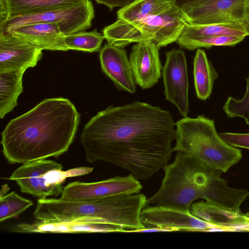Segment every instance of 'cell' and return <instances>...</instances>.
Instances as JSON below:
<instances>
[{"label":"cell","instance_id":"obj_1","mask_svg":"<svg viewBox=\"0 0 249 249\" xmlns=\"http://www.w3.org/2000/svg\"><path fill=\"white\" fill-rule=\"evenodd\" d=\"M175 126L170 112L135 102L99 112L85 125L80 142L88 162H109L146 180L168 163Z\"/></svg>","mask_w":249,"mask_h":249},{"label":"cell","instance_id":"obj_2","mask_svg":"<svg viewBox=\"0 0 249 249\" xmlns=\"http://www.w3.org/2000/svg\"><path fill=\"white\" fill-rule=\"evenodd\" d=\"M80 119L69 99H45L6 125L1 133L3 155L12 164L58 157L72 143Z\"/></svg>","mask_w":249,"mask_h":249},{"label":"cell","instance_id":"obj_3","mask_svg":"<svg viewBox=\"0 0 249 249\" xmlns=\"http://www.w3.org/2000/svg\"><path fill=\"white\" fill-rule=\"evenodd\" d=\"M161 186L147 198L145 207L158 206L189 212L199 198L231 211L240 206L249 195L247 190L229 187L215 170L186 153L177 152L174 160L166 164Z\"/></svg>","mask_w":249,"mask_h":249},{"label":"cell","instance_id":"obj_4","mask_svg":"<svg viewBox=\"0 0 249 249\" xmlns=\"http://www.w3.org/2000/svg\"><path fill=\"white\" fill-rule=\"evenodd\" d=\"M117 17L103 33L108 43L122 48L146 41L166 46L177 42L190 24L187 14L173 0H135L118 10Z\"/></svg>","mask_w":249,"mask_h":249},{"label":"cell","instance_id":"obj_5","mask_svg":"<svg viewBox=\"0 0 249 249\" xmlns=\"http://www.w3.org/2000/svg\"><path fill=\"white\" fill-rule=\"evenodd\" d=\"M146 199L140 193L81 202L38 199L34 216L38 220L91 219L122 227L126 232H138L145 228L141 213Z\"/></svg>","mask_w":249,"mask_h":249},{"label":"cell","instance_id":"obj_6","mask_svg":"<svg viewBox=\"0 0 249 249\" xmlns=\"http://www.w3.org/2000/svg\"><path fill=\"white\" fill-rule=\"evenodd\" d=\"M175 125L174 151L189 154L209 167L224 173L242 158L239 149L220 137L213 119L203 115L186 117Z\"/></svg>","mask_w":249,"mask_h":249},{"label":"cell","instance_id":"obj_7","mask_svg":"<svg viewBox=\"0 0 249 249\" xmlns=\"http://www.w3.org/2000/svg\"><path fill=\"white\" fill-rule=\"evenodd\" d=\"M62 165L52 160L42 159L23 163L10 176L9 180L15 181L22 193L38 199H45L61 194L62 184L68 178L90 173L93 168L80 167L67 171Z\"/></svg>","mask_w":249,"mask_h":249},{"label":"cell","instance_id":"obj_8","mask_svg":"<svg viewBox=\"0 0 249 249\" xmlns=\"http://www.w3.org/2000/svg\"><path fill=\"white\" fill-rule=\"evenodd\" d=\"M94 9L90 0L65 8L39 13L18 15L0 23V33H10L22 25L36 22L57 23L65 35L80 32L90 28L94 18Z\"/></svg>","mask_w":249,"mask_h":249},{"label":"cell","instance_id":"obj_9","mask_svg":"<svg viewBox=\"0 0 249 249\" xmlns=\"http://www.w3.org/2000/svg\"><path fill=\"white\" fill-rule=\"evenodd\" d=\"M142 187L131 174L94 182L75 181L64 187L60 198L69 202H89L123 195L139 193Z\"/></svg>","mask_w":249,"mask_h":249},{"label":"cell","instance_id":"obj_10","mask_svg":"<svg viewBox=\"0 0 249 249\" xmlns=\"http://www.w3.org/2000/svg\"><path fill=\"white\" fill-rule=\"evenodd\" d=\"M181 7L191 24L240 23L248 25L245 0H200Z\"/></svg>","mask_w":249,"mask_h":249},{"label":"cell","instance_id":"obj_11","mask_svg":"<svg viewBox=\"0 0 249 249\" xmlns=\"http://www.w3.org/2000/svg\"><path fill=\"white\" fill-rule=\"evenodd\" d=\"M162 75L167 100L174 104L180 114L187 117L189 110V83L184 52L174 49L165 53Z\"/></svg>","mask_w":249,"mask_h":249},{"label":"cell","instance_id":"obj_12","mask_svg":"<svg viewBox=\"0 0 249 249\" xmlns=\"http://www.w3.org/2000/svg\"><path fill=\"white\" fill-rule=\"evenodd\" d=\"M141 220L144 229L158 228L165 231H212L216 229L224 231L195 217L190 211L162 206L145 207L141 213Z\"/></svg>","mask_w":249,"mask_h":249},{"label":"cell","instance_id":"obj_13","mask_svg":"<svg viewBox=\"0 0 249 249\" xmlns=\"http://www.w3.org/2000/svg\"><path fill=\"white\" fill-rule=\"evenodd\" d=\"M42 56V50L22 37L0 33V72L25 71L35 67Z\"/></svg>","mask_w":249,"mask_h":249},{"label":"cell","instance_id":"obj_14","mask_svg":"<svg viewBox=\"0 0 249 249\" xmlns=\"http://www.w3.org/2000/svg\"><path fill=\"white\" fill-rule=\"evenodd\" d=\"M11 231L24 233H77L82 232H126L124 228L98 220L79 218L38 220L33 224L21 223L11 227Z\"/></svg>","mask_w":249,"mask_h":249},{"label":"cell","instance_id":"obj_15","mask_svg":"<svg viewBox=\"0 0 249 249\" xmlns=\"http://www.w3.org/2000/svg\"><path fill=\"white\" fill-rule=\"evenodd\" d=\"M152 41L137 43L132 48L129 60L136 84L142 89L153 87L161 76L159 50Z\"/></svg>","mask_w":249,"mask_h":249},{"label":"cell","instance_id":"obj_16","mask_svg":"<svg viewBox=\"0 0 249 249\" xmlns=\"http://www.w3.org/2000/svg\"><path fill=\"white\" fill-rule=\"evenodd\" d=\"M99 52L103 71L119 89L134 93L136 82L125 50L107 43Z\"/></svg>","mask_w":249,"mask_h":249},{"label":"cell","instance_id":"obj_17","mask_svg":"<svg viewBox=\"0 0 249 249\" xmlns=\"http://www.w3.org/2000/svg\"><path fill=\"white\" fill-rule=\"evenodd\" d=\"M190 211L195 217L224 231L249 230V220L240 211L228 210L206 201L193 203Z\"/></svg>","mask_w":249,"mask_h":249},{"label":"cell","instance_id":"obj_18","mask_svg":"<svg viewBox=\"0 0 249 249\" xmlns=\"http://www.w3.org/2000/svg\"><path fill=\"white\" fill-rule=\"evenodd\" d=\"M10 33L19 36L41 50L67 51L66 35L56 23L36 22L22 25Z\"/></svg>","mask_w":249,"mask_h":249},{"label":"cell","instance_id":"obj_19","mask_svg":"<svg viewBox=\"0 0 249 249\" xmlns=\"http://www.w3.org/2000/svg\"><path fill=\"white\" fill-rule=\"evenodd\" d=\"M87 0H0V23L18 15L74 6Z\"/></svg>","mask_w":249,"mask_h":249},{"label":"cell","instance_id":"obj_20","mask_svg":"<svg viewBox=\"0 0 249 249\" xmlns=\"http://www.w3.org/2000/svg\"><path fill=\"white\" fill-rule=\"evenodd\" d=\"M218 74L205 51L197 49L194 57V85L197 97L206 100L211 95Z\"/></svg>","mask_w":249,"mask_h":249},{"label":"cell","instance_id":"obj_21","mask_svg":"<svg viewBox=\"0 0 249 249\" xmlns=\"http://www.w3.org/2000/svg\"><path fill=\"white\" fill-rule=\"evenodd\" d=\"M25 71L0 72V118L2 119L17 106V100L23 91L22 77Z\"/></svg>","mask_w":249,"mask_h":249},{"label":"cell","instance_id":"obj_22","mask_svg":"<svg viewBox=\"0 0 249 249\" xmlns=\"http://www.w3.org/2000/svg\"><path fill=\"white\" fill-rule=\"evenodd\" d=\"M223 36H249V29L246 24L229 23L209 24H189L179 36L190 38Z\"/></svg>","mask_w":249,"mask_h":249},{"label":"cell","instance_id":"obj_23","mask_svg":"<svg viewBox=\"0 0 249 249\" xmlns=\"http://www.w3.org/2000/svg\"><path fill=\"white\" fill-rule=\"evenodd\" d=\"M105 39L103 34L95 29L91 32L82 31L66 35L65 42L69 50L93 53L100 51Z\"/></svg>","mask_w":249,"mask_h":249},{"label":"cell","instance_id":"obj_24","mask_svg":"<svg viewBox=\"0 0 249 249\" xmlns=\"http://www.w3.org/2000/svg\"><path fill=\"white\" fill-rule=\"evenodd\" d=\"M246 37L240 36H223L196 38L179 37L177 42L180 48L189 51L205 48L209 49L213 46H234L242 41Z\"/></svg>","mask_w":249,"mask_h":249},{"label":"cell","instance_id":"obj_25","mask_svg":"<svg viewBox=\"0 0 249 249\" xmlns=\"http://www.w3.org/2000/svg\"><path fill=\"white\" fill-rule=\"evenodd\" d=\"M33 205L31 200L15 192L0 197V222L17 217Z\"/></svg>","mask_w":249,"mask_h":249},{"label":"cell","instance_id":"obj_26","mask_svg":"<svg viewBox=\"0 0 249 249\" xmlns=\"http://www.w3.org/2000/svg\"><path fill=\"white\" fill-rule=\"evenodd\" d=\"M246 90L243 97L237 99L229 96L226 101L223 109L228 117H241L249 125V76L246 79Z\"/></svg>","mask_w":249,"mask_h":249},{"label":"cell","instance_id":"obj_27","mask_svg":"<svg viewBox=\"0 0 249 249\" xmlns=\"http://www.w3.org/2000/svg\"><path fill=\"white\" fill-rule=\"evenodd\" d=\"M218 135L224 141L233 146L249 150V133L222 132L218 133Z\"/></svg>","mask_w":249,"mask_h":249},{"label":"cell","instance_id":"obj_28","mask_svg":"<svg viewBox=\"0 0 249 249\" xmlns=\"http://www.w3.org/2000/svg\"><path fill=\"white\" fill-rule=\"evenodd\" d=\"M99 4L107 6L110 10L115 7H123L133 2L135 0H95Z\"/></svg>","mask_w":249,"mask_h":249},{"label":"cell","instance_id":"obj_29","mask_svg":"<svg viewBox=\"0 0 249 249\" xmlns=\"http://www.w3.org/2000/svg\"><path fill=\"white\" fill-rule=\"evenodd\" d=\"M175 1L178 5L180 6V7L184 4L196 1H198L200 0H173Z\"/></svg>","mask_w":249,"mask_h":249},{"label":"cell","instance_id":"obj_30","mask_svg":"<svg viewBox=\"0 0 249 249\" xmlns=\"http://www.w3.org/2000/svg\"><path fill=\"white\" fill-rule=\"evenodd\" d=\"M246 20L249 28V0H245Z\"/></svg>","mask_w":249,"mask_h":249},{"label":"cell","instance_id":"obj_31","mask_svg":"<svg viewBox=\"0 0 249 249\" xmlns=\"http://www.w3.org/2000/svg\"><path fill=\"white\" fill-rule=\"evenodd\" d=\"M9 190V188L7 184H4L2 186V188L0 193V197L2 196L6 195V193Z\"/></svg>","mask_w":249,"mask_h":249},{"label":"cell","instance_id":"obj_32","mask_svg":"<svg viewBox=\"0 0 249 249\" xmlns=\"http://www.w3.org/2000/svg\"><path fill=\"white\" fill-rule=\"evenodd\" d=\"M245 214L246 216V217L248 218V219L249 220V212L246 213Z\"/></svg>","mask_w":249,"mask_h":249}]
</instances>
